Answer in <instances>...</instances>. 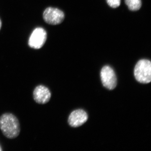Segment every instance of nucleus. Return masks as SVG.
Segmentation results:
<instances>
[{"label": "nucleus", "instance_id": "obj_1", "mask_svg": "<svg viewBox=\"0 0 151 151\" xmlns=\"http://www.w3.org/2000/svg\"><path fill=\"white\" fill-rule=\"evenodd\" d=\"M0 129L4 136L9 139L18 137L20 125L17 118L11 113H5L0 116Z\"/></svg>", "mask_w": 151, "mask_h": 151}, {"label": "nucleus", "instance_id": "obj_6", "mask_svg": "<svg viewBox=\"0 0 151 151\" xmlns=\"http://www.w3.org/2000/svg\"><path fill=\"white\" fill-rule=\"evenodd\" d=\"M33 97L36 103L43 105L49 102L51 97V93L47 86L43 85H38L33 92Z\"/></svg>", "mask_w": 151, "mask_h": 151}, {"label": "nucleus", "instance_id": "obj_8", "mask_svg": "<svg viewBox=\"0 0 151 151\" xmlns=\"http://www.w3.org/2000/svg\"><path fill=\"white\" fill-rule=\"evenodd\" d=\"M129 9L132 11L139 10L142 6L141 0H125Z\"/></svg>", "mask_w": 151, "mask_h": 151}, {"label": "nucleus", "instance_id": "obj_7", "mask_svg": "<svg viewBox=\"0 0 151 151\" xmlns=\"http://www.w3.org/2000/svg\"><path fill=\"white\" fill-rule=\"evenodd\" d=\"M88 115L84 110H76L73 111L69 115L68 123L69 125L73 127H78L83 125L87 121Z\"/></svg>", "mask_w": 151, "mask_h": 151}, {"label": "nucleus", "instance_id": "obj_10", "mask_svg": "<svg viewBox=\"0 0 151 151\" xmlns=\"http://www.w3.org/2000/svg\"><path fill=\"white\" fill-rule=\"evenodd\" d=\"M2 26V22L1 21V19H0V30L1 29V28Z\"/></svg>", "mask_w": 151, "mask_h": 151}, {"label": "nucleus", "instance_id": "obj_9", "mask_svg": "<svg viewBox=\"0 0 151 151\" xmlns=\"http://www.w3.org/2000/svg\"><path fill=\"white\" fill-rule=\"evenodd\" d=\"M109 6L113 8L118 7L121 4V0H106Z\"/></svg>", "mask_w": 151, "mask_h": 151}, {"label": "nucleus", "instance_id": "obj_3", "mask_svg": "<svg viewBox=\"0 0 151 151\" xmlns=\"http://www.w3.org/2000/svg\"><path fill=\"white\" fill-rule=\"evenodd\" d=\"M64 13L55 8H47L43 14V18L45 22L48 24L53 25L61 23L64 20Z\"/></svg>", "mask_w": 151, "mask_h": 151}, {"label": "nucleus", "instance_id": "obj_11", "mask_svg": "<svg viewBox=\"0 0 151 151\" xmlns=\"http://www.w3.org/2000/svg\"><path fill=\"white\" fill-rule=\"evenodd\" d=\"M2 150L1 147V146H0V151H1Z\"/></svg>", "mask_w": 151, "mask_h": 151}, {"label": "nucleus", "instance_id": "obj_5", "mask_svg": "<svg viewBox=\"0 0 151 151\" xmlns=\"http://www.w3.org/2000/svg\"><path fill=\"white\" fill-rule=\"evenodd\" d=\"M101 81L104 86L109 90L115 89L117 85L116 74L112 68L108 65L104 66L100 72Z\"/></svg>", "mask_w": 151, "mask_h": 151}, {"label": "nucleus", "instance_id": "obj_2", "mask_svg": "<svg viewBox=\"0 0 151 151\" xmlns=\"http://www.w3.org/2000/svg\"><path fill=\"white\" fill-rule=\"evenodd\" d=\"M136 80L143 84H148L151 81V63L147 59L139 60L134 70Z\"/></svg>", "mask_w": 151, "mask_h": 151}, {"label": "nucleus", "instance_id": "obj_4", "mask_svg": "<svg viewBox=\"0 0 151 151\" xmlns=\"http://www.w3.org/2000/svg\"><path fill=\"white\" fill-rule=\"evenodd\" d=\"M47 34L46 31L41 27L36 28L33 31L29 40L30 47L35 49H39L44 45L47 40Z\"/></svg>", "mask_w": 151, "mask_h": 151}]
</instances>
